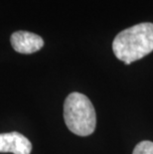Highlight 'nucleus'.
<instances>
[{
	"label": "nucleus",
	"mask_w": 153,
	"mask_h": 154,
	"mask_svg": "<svg viewBox=\"0 0 153 154\" xmlns=\"http://www.w3.org/2000/svg\"><path fill=\"white\" fill-rule=\"evenodd\" d=\"M64 119L70 131L80 136L92 134L96 125V110L92 101L81 93H72L64 103Z\"/></svg>",
	"instance_id": "nucleus-2"
},
{
	"label": "nucleus",
	"mask_w": 153,
	"mask_h": 154,
	"mask_svg": "<svg viewBox=\"0 0 153 154\" xmlns=\"http://www.w3.org/2000/svg\"><path fill=\"white\" fill-rule=\"evenodd\" d=\"M132 154H153V142L144 140L135 146Z\"/></svg>",
	"instance_id": "nucleus-5"
},
{
	"label": "nucleus",
	"mask_w": 153,
	"mask_h": 154,
	"mask_svg": "<svg viewBox=\"0 0 153 154\" xmlns=\"http://www.w3.org/2000/svg\"><path fill=\"white\" fill-rule=\"evenodd\" d=\"M10 42L13 49L21 54H33L41 50L44 40L40 36L27 31H17L11 35Z\"/></svg>",
	"instance_id": "nucleus-3"
},
{
	"label": "nucleus",
	"mask_w": 153,
	"mask_h": 154,
	"mask_svg": "<svg viewBox=\"0 0 153 154\" xmlns=\"http://www.w3.org/2000/svg\"><path fill=\"white\" fill-rule=\"evenodd\" d=\"M32 143L23 134L13 131L0 133V152L13 154H30Z\"/></svg>",
	"instance_id": "nucleus-4"
},
{
	"label": "nucleus",
	"mask_w": 153,
	"mask_h": 154,
	"mask_svg": "<svg viewBox=\"0 0 153 154\" xmlns=\"http://www.w3.org/2000/svg\"><path fill=\"white\" fill-rule=\"evenodd\" d=\"M112 51L125 65L150 54L153 51V24L140 23L119 32L112 42Z\"/></svg>",
	"instance_id": "nucleus-1"
}]
</instances>
